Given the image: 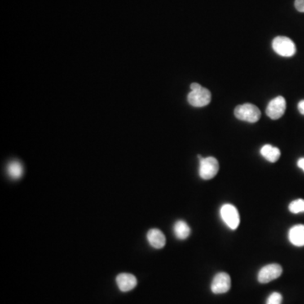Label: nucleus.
<instances>
[{"label":"nucleus","mask_w":304,"mask_h":304,"mask_svg":"<svg viewBox=\"0 0 304 304\" xmlns=\"http://www.w3.org/2000/svg\"><path fill=\"white\" fill-rule=\"evenodd\" d=\"M8 174L12 179H19L23 174V167L21 163L14 161L9 163L7 168Z\"/></svg>","instance_id":"nucleus-14"},{"label":"nucleus","mask_w":304,"mask_h":304,"mask_svg":"<svg viewBox=\"0 0 304 304\" xmlns=\"http://www.w3.org/2000/svg\"><path fill=\"white\" fill-rule=\"evenodd\" d=\"M297 108L301 114L304 115V100L300 101L299 103L297 105Z\"/></svg>","instance_id":"nucleus-18"},{"label":"nucleus","mask_w":304,"mask_h":304,"mask_svg":"<svg viewBox=\"0 0 304 304\" xmlns=\"http://www.w3.org/2000/svg\"><path fill=\"white\" fill-rule=\"evenodd\" d=\"M200 158V178L204 180H209L217 176L219 171V163L217 159L212 156H209L206 158H202L199 156Z\"/></svg>","instance_id":"nucleus-2"},{"label":"nucleus","mask_w":304,"mask_h":304,"mask_svg":"<svg viewBox=\"0 0 304 304\" xmlns=\"http://www.w3.org/2000/svg\"><path fill=\"white\" fill-rule=\"evenodd\" d=\"M261 153L267 161L270 162H275L280 158V151L277 147L265 145L261 150Z\"/></svg>","instance_id":"nucleus-12"},{"label":"nucleus","mask_w":304,"mask_h":304,"mask_svg":"<svg viewBox=\"0 0 304 304\" xmlns=\"http://www.w3.org/2000/svg\"><path fill=\"white\" fill-rule=\"evenodd\" d=\"M231 288V277L227 273L220 272L215 275L212 283V291L215 294H222Z\"/></svg>","instance_id":"nucleus-8"},{"label":"nucleus","mask_w":304,"mask_h":304,"mask_svg":"<svg viewBox=\"0 0 304 304\" xmlns=\"http://www.w3.org/2000/svg\"><path fill=\"white\" fill-rule=\"evenodd\" d=\"M289 211L293 214H298L304 212V200L298 199V200L292 201L289 204Z\"/></svg>","instance_id":"nucleus-15"},{"label":"nucleus","mask_w":304,"mask_h":304,"mask_svg":"<svg viewBox=\"0 0 304 304\" xmlns=\"http://www.w3.org/2000/svg\"><path fill=\"white\" fill-rule=\"evenodd\" d=\"M188 101L193 107H203L209 104L212 101V93L206 88L191 90L188 96Z\"/></svg>","instance_id":"nucleus-5"},{"label":"nucleus","mask_w":304,"mask_h":304,"mask_svg":"<svg viewBox=\"0 0 304 304\" xmlns=\"http://www.w3.org/2000/svg\"><path fill=\"white\" fill-rule=\"evenodd\" d=\"M234 115L238 120L248 123H256L261 117V110L251 103L239 105L234 110Z\"/></svg>","instance_id":"nucleus-1"},{"label":"nucleus","mask_w":304,"mask_h":304,"mask_svg":"<svg viewBox=\"0 0 304 304\" xmlns=\"http://www.w3.org/2000/svg\"><path fill=\"white\" fill-rule=\"evenodd\" d=\"M221 217L226 226L231 230H236L240 223V217L236 207L232 204H226L222 205L220 211Z\"/></svg>","instance_id":"nucleus-4"},{"label":"nucleus","mask_w":304,"mask_h":304,"mask_svg":"<svg viewBox=\"0 0 304 304\" xmlns=\"http://www.w3.org/2000/svg\"><path fill=\"white\" fill-rule=\"evenodd\" d=\"M173 231L177 239L183 240L190 236V228L186 222L183 221H178L173 226Z\"/></svg>","instance_id":"nucleus-13"},{"label":"nucleus","mask_w":304,"mask_h":304,"mask_svg":"<svg viewBox=\"0 0 304 304\" xmlns=\"http://www.w3.org/2000/svg\"><path fill=\"white\" fill-rule=\"evenodd\" d=\"M294 5L297 11L304 13V0H296Z\"/></svg>","instance_id":"nucleus-17"},{"label":"nucleus","mask_w":304,"mask_h":304,"mask_svg":"<svg viewBox=\"0 0 304 304\" xmlns=\"http://www.w3.org/2000/svg\"><path fill=\"white\" fill-rule=\"evenodd\" d=\"M283 274V267L278 264H270L264 266L258 274V280L262 284L269 283L280 277Z\"/></svg>","instance_id":"nucleus-6"},{"label":"nucleus","mask_w":304,"mask_h":304,"mask_svg":"<svg viewBox=\"0 0 304 304\" xmlns=\"http://www.w3.org/2000/svg\"><path fill=\"white\" fill-rule=\"evenodd\" d=\"M287 107L286 100L283 97H277L270 101L266 108V115L273 120H279L284 115Z\"/></svg>","instance_id":"nucleus-7"},{"label":"nucleus","mask_w":304,"mask_h":304,"mask_svg":"<svg viewBox=\"0 0 304 304\" xmlns=\"http://www.w3.org/2000/svg\"><path fill=\"white\" fill-rule=\"evenodd\" d=\"M283 302V296L279 292H273L268 297L266 304H282Z\"/></svg>","instance_id":"nucleus-16"},{"label":"nucleus","mask_w":304,"mask_h":304,"mask_svg":"<svg viewBox=\"0 0 304 304\" xmlns=\"http://www.w3.org/2000/svg\"><path fill=\"white\" fill-rule=\"evenodd\" d=\"M118 287L121 292H127L136 287L137 279L134 275L128 273H122L116 278Z\"/></svg>","instance_id":"nucleus-9"},{"label":"nucleus","mask_w":304,"mask_h":304,"mask_svg":"<svg viewBox=\"0 0 304 304\" xmlns=\"http://www.w3.org/2000/svg\"><path fill=\"white\" fill-rule=\"evenodd\" d=\"M297 166H298V168H301L304 172V157L300 158L299 160H298V161H297Z\"/></svg>","instance_id":"nucleus-20"},{"label":"nucleus","mask_w":304,"mask_h":304,"mask_svg":"<svg viewBox=\"0 0 304 304\" xmlns=\"http://www.w3.org/2000/svg\"><path fill=\"white\" fill-rule=\"evenodd\" d=\"M190 88H191V90H199L200 88H202V86L200 84H198V83H192L191 85H190Z\"/></svg>","instance_id":"nucleus-19"},{"label":"nucleus","mask_w":304,"mask_h":304,"mask_svg":"<svg viewBox=\"0 0 304 304\" xmlns=\"http://www.w3.org/2000/svg\"><path fill=\"white\" fill-rule=\"evenodd\" d=\"M288 238L289 241L293 245L297 247L304 246V225L298 224L292 226V228L290 229Z\"/></svg>","instance_id":"nucleus-10"},{"label":"nucleus","mask_w":304,"mask_h":304,"mask_svg":"<svg viewBox=\"0 0 304 304\" xmlns=\"http://www.w3.org/2000/svg\"><path fill=\"white\" fill-rule=\"evenodd\" d=\"M147 240L153 248H162L166 244V238L159 229H151L147 233Z\"/></svg>","instance_id":"nucleus-11"},{"label":"nucleus","mask_w":304,"mask_h":304,"mask_svg":"<svg viewBox=\"0 0 304 304\" xmlns=\"http://www.w3.org/2000/svg\"><path fill=\"white\" fill-rule=\"evenodd\" d=\"M274 51L280 56L292 57L296 54L297 49L292 40L287 37H277L272 41Z\"/></svg>","instance_id":"nucleus-3"}]
</instances>
